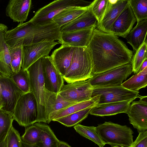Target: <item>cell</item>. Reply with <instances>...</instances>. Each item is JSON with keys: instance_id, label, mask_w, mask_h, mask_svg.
<instances>
[{"instance_id": "obj_1", "label": "cell", "mask_w": 147, "mask_h": 147, "mask_svg": "<svg viewBox=\"0 0 147 147\" xmlns=\"http://www.w3.org/2000/svg\"><path fill=\"white\" fill-rule=\"evenodd\" d=\"M93 75L131 62L132 51L117 36L95 28L87 46Z\"/></svg>"}, {"instance_id": "obj_2", "label": "cell", "mask_w": 147, "mask_h": 147, "mask_svg": "<svg viewBox=\"0 0 147 147\" xmlns=\"http://www.w3.org/2000/svg\"><path fill=\"white\" fill-rule=\"evenodd\" d=\"M18 34L25 46L42 42L59 41L61 33L59 27L53 21L43 25L34 24L29 21L20 24Z\"/></svg>"}, {"instance_id": "obj_3", "label": "cell", "mask_w": 147, "mask_h": 147, "mask_svg": "<svg viewBox=\"0 0 147 147\" xmlns=\"http://www.w3.org/2000/svg\"><path fill=\"white\" fill-rule=\"evenodd\" d=\"M93 67L87 47H75L70 66L63 76L67 83L86 80L92 76Z\"/></svg>"}, {"instance_id": "obj_4", "label": "cell", "mask_w": 147, "mask_h": 147, "mask_svg": "<svg viewBox=\"0 0 147 147\" xmlns=\"http://www.w3.org/2000/svg\"><path fill=\"white\" fill-rule=\"evenodd\" d=\"M96 129L103 143L110 145L111 147H127L131 146L134 142V132L126 125L106 121L98 125Z\"/></svg>"}, {"instance_id": "obj_5", "label": "cell", "mask_w": 147, "mask_h": 147, "mask_svg": "<svg viewBox=\"0 0 147 147\" xmlns=\"http://www.w3.org/2000/svg\"><path fill=\"white\" fill-rule=\"evenodd\" d=\"M43 57L38 59L26 70L29 76L30 92L33 94L37 102V122L47 123L44 115L45 86L42 68Z\"/></svg>"}, {"instance_id": "obj_6", "label": "cell", "mask_w": 147, "mask_h": 147, "mask_svg": "<svg viewBox=\"0 0 147 147\" xmlns=\"http://www.w3.org/2000/svg\"><path fill=\"white\" fill-rule=\"evenodd\" d=\"M12 116L14 120L25 127L37 122L38 109L36 99L31 92L23 94L18 100Z\"/></svg>"}, {"instance_id": "obj_7", "label": "cell", "mask_w": 147, "mask_h": 147, "mask_svg": "<svg viewBox=\"0 0 147 147\" xmlns=\"http://www.w3.org/2000/svg\"><path fill=\"white\" fill-rule=\"evenodd\" d=\"M132 72L131 62L94 75L88 81L93 88L120 86Z\"/></svg>"}, {"instance_id": "obj_8", "label": "cell", "mask_w": 147, "mask_h": 147, "mask_svg": "<svg viewBox=\"0 0 147 147\" xmlns=\"http://www.w3.org/2000/svg\"><path fill=\"white\" fill-rule=\"evenodd\" d=\"M92 2L82 0H55L39 9L29 21L36 24H47L52 21L55 16L65 9L72 6H88Z\"/></svg>"}, {"instance_id": "obj_9", "label": "cell", "mask_w": 147, "mask_h": 147, "mask_svg": "<svg viewBox=\"0 0 147 147\" xmlns=\"http://www.w3.org/2000/svg\"><path fill=\"white\" fill-rule=\"evenodd\" d=\"M139 92L129 90L122 86L93 88L92 98L99 95L97 104L127 100L133 101L139 98Z\"/></svg>"}, {"instance_id": "obj_10", "label": "cell", "mask_w": 147, "mask_h": 147, "mask_svg": "<svg viewBox=\"0 0 147 147\" xmlns=\"http://www.w3.org/2000/svg\"><path fill=\"white\" fill-rule=\"evenodd\" d=\"M93 89L88 80L78 81L64 84L59 94L66 101L77 103L90 99Z\"/></svg>"}, {"instance_id": "obj_11", "label": "cell", "mask_w": 147, "mask_h": 147, "mask_svg": "<svg viewBox=\"0 0 147 147\" xmlns=\"http://www.w3.org/2000/svg\"><path fill=\"white\" fill-rule=\"evenodd\" d=\"M59 43L55 41H44L23 46L21 68L26 70L41 57L48 56L52 49Z\"/></svg>"}, {"instance_id": "obj_12", "label": "cell", "mask_w": 147, "mask_h": 147, "mask_svg": "<svg viewBox=\"0 0 147 147\" xmlns=\"http://www.w3.org/2000/svg\"><path fill=\"white\" fill-rule=\"evenodd\" d=\"M138 101L130 104L126 113L129 120L139 133L147 130V97L140 96Z\"/></svg>"}, {"instance_id": "obj_13", "label": "cell", "mask_w": 147, "mask_h": 147, "mask_svg": "<svg viewBox=\"0 0 147 147\" xmlns=\"http://www.w3.org/2000/svg\"><path fill=\"white\" fill-rule=\"evenodd\" d=\"M42 68L45 88L50 92L58 93L64 84V80L50 56L44 57Z\"/></svg>"}, {"instance_id": "obj_14", "label": "cell", "mask_w": 147, "mask_h": 147, "mask_svg": "<svg viewBox=\"0 0 147 147\" xmlns=\"http://www.w3.org/2000/svg\"><path fill=\"white\" fill-rule=\"evenodd\" d=\"M0 84L4 103L2 109L12 115L17 102L24 93L9 77L0 74Z\"/></svg>"}, {"instance_id": "obj_15", "label": "cell", "mask_w": 147, "mask_h": 147, "mask_svg": "<svg viewBox=\"0 0 147 147\" xmlns=\"http://www.w3.org/2000/svg\"><path fill=\"white\" fill-rule=\"evenodd\" d=\"M137 20L128 3L112 24L109 34L126 38Z\"/></svg>"}, {"instance_id": "obj_16", "label": "cell", "mask_w": 147, "mask_h": 147, "mask_svg": "<svg viewBox=\"0 0 147 147\" xmlns=\"http://www.w3.org/2000/svg\"><path fill=\"white\" fill-rule=\"evenodd\" d=\"M128 3V0H109L107 7L102 19L97 24V29L109 33L112 24Z\"/></svg>"}, {"instance_id": "obj_17", "label": "cell", "mask_w": 147, "mask_h": 147, "mask_svg": "<svg viewBox=\"0 0 147 147\" xmlns=\"http://www.w3.org/2000/svg\"><path fill=\"white\" fill-rule=\"evenodd\" d=\"M93 26L74 32L61 33L59 43L76 47H87L93 32Z\"/></svg>"}, {"instance_id": "obj_18", "label": "cell", "mask_w": 147, "mask_h": 147, "mask_svg": "<svg viewBox=\"0 0 147 147\" xmlns=\"http://www.w3.org/2000/svg\"><path fill=\"white\" fill-rule=\"evenodd\" d=\"M31 5V0H10L6 8V15L14 22L23 23L27 19Z\"/></svg>"}, {"instance_id": "obj_19", "label": "cell", "mask_w": 147, "mask_h": 147, "mask_svg": "<svg viewBox=\"0 0 147 147\" xmlns=\"http://www.w3.org/2000/svg\"><path fill=\"white\" fill-rule=\"evenodd\" d=\"M75 47L61 45L52 53L51 61L61 75H65L71 64Z\"/></svg>"}, {"instance_id": "obj_20", "label": "cell", "mask_w": 147, "mask_h": 147, "mask_svg": "<svg viewBox=\"0 0 147 147\" xmlns=\"http://www.w3.org/2000/svg\"><path fill=\"white\" fill-rule=\"evenodd\" d=\"M8 30L7 25L0 23V74L10 78L14 73L11 64L9 47L5 37Z\"/></svg>"}, {"instance_id": "obj_21", "label": "cell", "mask_w": 147, "mask_h": 147, "mask_svg": "<svg viewBox=\"0 0 147 147\" xmlns=\"http://www.w3.org/2000/svg\"><path fill=\"white\" fill-rule=\"evenodd\" d=\"M44 91V115L46 122L48 117L50 114L76 103L66 101L59 93L50 92L45 88Z\"/></svg>"}, {"instance_id": "obj_22", "label": "cell", "mask_w": 147, "mask_h": 147, "mask_svg": "<svg viewBox=\"0 0 147 147\" xmlns=\"http://www.w3.org/2000/svg\"><path fill=\"white\" fill-rule=\"evenodd\" d=\"M132 101L127 100L97 104L92 108L89 114L102 117L114 115L121 113H126L129 106Z\"/></svg>"}, {"instance_id": "obj_23", "label": "cell", "mask_w": 147, "mask_h": 147, "mask_svg": "<svg viewBox=\"0 0 147 147\" xmlns=\"http://www.w3.org/2000/svg\"><path fill=\"white\" fill-rule=\"evenodd\" d=\"M97 21L90 9L72 21L60 28L61 33L74 32L96 27Z\"/></svg>"}, {"instance_id": "obj_24", "label": "cell", "mask_w": 147, "mask_h": 147, "mask_svg": "<svg viewBox=\"0 0 147 147\" xmlns=\"http://www.w3.org/2000/svg\"><path fill=\"white\" fill-rule=\"evenodd\" d=\"M99 97V95L96 96L89 100L75 104L63 109L51 113L48 117L47 123H49L51 121H55L57 119L87 108L94 107L98 104Z\"/></svg>"}, {"instance_id": "obj_25", "label": "cell", "mask_w": 147, "mask_h": 147, "mask_svg": "<svg viewBox=\"0 0 147 147\" xmlns=\"http://www.w3.org/2000/svg\"><path fill=\"white\" fill-rule=\"evenodd\" d=\"M147 32V20H143L137 23L126 38L136 52L146 40Z\"/></svg>"}, {"instance_id": "obj_26", "label": "cell", "mask_w": 147, "mask_h": 147, "mask_svg": "<svg viewBox=\"0 0 147 147\" xmlns=\"http://www.w3.org/2000/svg\"><path fill=\"white\" fill-rule=\"evenodd\" d=\"M90 7V5L86 7H71L64 9L55 16L52 21L60 28L89 10Z\"/></svg>"}, {"instance_id": "obj_27", "label": "cell", "mask_w": 147, "mask_h": 147, "mask_svg": "<svg viewBox=\"0 0 147 147\" xmlns=\"http://www.w3.org/2000/svg\"><path fill=\"white\" fill-rule=\"evenodd\" d=\"M40 130V140L36 147H57L59 140L49 125L41 123L34 124Z\"/></svg>"}, {"instance_id": "obj_28", "label": "cell", "mask_w": 147, "mask_h": 147, "mask_svg": "<svg viewBox=\"0 0 147 147\" xmlns=\"http://www.w3.org/2000/svg\"><path fill=\"white\" fill-rule=\"evenodd\" d=\"M147 85V67L142 71L131 76L123 83L121 86L130 90L138 92Z\"/></svg>"}, {"instance_id": "obj_29", "label": "cell", "mask_w": 147, "mask_h": 147, "mask_svg": "<svg viewBox=\"0 0 147 147\" xmlns=\"http://www.w3.org/2000/svg\"><path fill=\"white\" fill-rule=\"evenodd\" d=\"M93 107L87 108L57 119L55 121L58 122L67 127L74 126L87 117Z\"/></svg>"}, {"instance_id": "obj_30", "label": "cell", "mask_w": 147, "mask_h": 147, "mask_svg": "<svg viewBox=\"0 0 147 147\" xmlns=\"http://www.w3.org/2000/svg\"><path fill=\"white\" fill-rule=\"evenodd\" d=\"M74 127L76 132L80 135L92 141L99 147H103L105 145L97 132L96 127L87 126L78 124Z\"/></svg>"}, {"instance_id": "obj_31", "label": "cell", "mask_w": 147, "mask_h": 147, "mask_svg": "<svg viewBox=\"0 0 147 147\" xmlns=\"http://www.w3.org/2000/svg\"><path fill=\"white\" fill-rule=\"evenodd\" d=\"M24 93L30 92L29 76L27 70L22 68L18 73H14L10 77Z\"/></svg>"}, {"instance_id": "obj_32", "label": "cell", "mask_w": 147, "mask_h": 147, "mask_svg": "<svg viewBox=\"0 0 147 147\" xmlns=\"http://www.w3.org/2000/svg\"><path fill=\"white\" fill-rule=\"evenodd\" d=\"M40 137V129L34 124L26 127L25 132L21 137L24 142L34 146H36L39 142Z\"/></svg>"}, {"instance_id": "obj_33", "label": "cell", "mask_w": 147, "mask_h": 147, "mask_svg": "<svg viewBox=\"0 0 147 147\" xmlns=\"http://www.w3.org/2000/svg\"><path fill=\"white\" fill-rule=\"evenodd\" d=\"M13 120L11 114L0 109V144L5 140Z\"/></svg>"}, {"instance_id": "obj_34", "label": "cell", "mask_w": 147, "mask_h": 147, "mask_svg": "<svg viewBox=\"0 0 147 147\" xmlns=\"http://www.w3.org/2000/svg\"><path fill=\"white\" fill-rule=\"evenodd\" d=\"M137 21L147 20V0H128Z\"/></svg>"}, {"instance_id": "obj_35", "label": "cell", "mask_w": 147, "mask_h": 147, "mask_svg": "<svg viewBox=\"0 0 147 147\" xmlns=\"http://www.w3.org/2000/svg\"><path fill=\"white\" fill-rule=\"evenodd\" d=\"M147 43L146 40L136 52L131 61L133 72L135 74L139 73L140 68L144 61L147 59Z\"/></svg>"}, {"instance_id": "obj_36", "label": "cell", "mask_w": 147, "mask_h": 147, "mask_svg": "<svg viewBox=\"0 0 147 147\" xmlns=\"http://www.w3.org/2000/svg\"><path fill=\"white\" fill-rule=\"evenodd\" d=\"M23 46L19 45L9 48L11 66L14 73H18L21 68Z\"/></svg>"}, {"instance_id": "obj_37", "label": "cell", "mask_w": 147, "mask_h": 147, "mask_svg": "<svg viewBox=\"0 0 147 147\" xmlns=\"http://www.w3.org/2000/svg\"><path fill=\"white\" fill-rule=\"evenodd\" d=\"M109 0H95L90 5V10L97 21V24L102 19L107 7Z\"/></svg>"}, {"instance_id": "obj_38", "label": "cell", "mask_w": 147, "mask_h": 147, "mask_svg": "<svg viewBox=\"0 0 147 147\" xmlns=\"http://www.w3.org/2000/svg\"><path fill=\"white\" fill-rule=\"evenodd\" d=\"M22 141L19 132L12 126L5 139V147H21Z\"/></svg>"}, {"instance_id": "obj_39", "label": "cell", "mask_w": 147, "mask_h": 147, "mask_svg": "<svg viewBox=\"0 0 147 147\" xmlns=\"http://www.w3.org/2000/svg\"><path fill=\"white\" fill-rule=\"evenodd\" d=\"M131 147H147V130L139 133Z\"/></svg>"}, {"instance_id": "obj_40", "label": "cell", "mask_w": 147, "mask_h": 147, "mask_svg": "<svg viewBox=\"0 0 147 147\" xmlns=\"http://www.w3.org/2000/svg\"><path fill=\"white\" fill-rule=\"evenodd\" d=\"M57 147H71V146L66 142L59 140Z\"/></svg>"}, {"instance_id": "obj_41", "label": "cell", "mask_w": 147, "mask_h": 147, "mask_svg": "<svg viewBox=\"0 0 147 147\" xmlns=\"http://www.w3.org/2000/svg\"><path fill=\"white\" fill-rule=\"evenodd\" d=\"M4 107V103L1 94V85L0 84V109H2Z\"/></svg>"}, {"instance_id": "obj_42", "label": "cell", "mask_w": 147, "mask_h": 147, "mask_svg": "<svg viewBox=\"0 0 147 147\" xmlns=\"http://www.w3.org/2000/svg\"><path fill=\"white\" fill-rule=\"evenodd\" d=\"M147 66V59H146L143 62L141 67L139 71V72L142 71L144 69H145Z\"/></svg>"}, {"instance_id": "obj_43", "label": "cell", "mask_w": 147, "mask_h": 147, "mask_svg": "<svg viewBox=\"0 0 147 147\" xmlns=\"http://www.w3.org/2000/svg\"><path fill=\"white\" fill-rule=\"evenodd\" d=\"M21 147H36L35 146L27 144L22 141Z\"/></svg>"}, {"instance_id": "obj_44", "label": "cell", "mask_w": 147, "mask_h": 147, "mask_svg": "<svg viewBox=\"0 0 147 147\" xmlns=\"http://www.w3.org/2000/svg\"><path fill=\"white\" fill-rule=\"evenodd\" d=\"M0 147H5V140L0 144Z\"/></svg>"}, {"instance_id": "obj_45", "label": "cell", "mask_w": 147, "mask_h": 147, "mask_svg": "<svg viewBox=\"0 0 147 147\" xmlns=\"http://www.w3.org/2000/svg\"><path fill=\"white\" fill-rule=\"evenodd\" d=\"M119 147H121V146H119ZM131 147V146H128V147Z\"/></svg>"}, {"instance_id": "obj_46", "label": "cell", "mask_w": 147, "mask_h": 147, "mask_svg": "<svg viewBox=\"0 0 147 147\" xmlns=\"http://www.w3.org/2000/svg\"><path fill=\"white\" fill-rule=\"evenodd\" d=\"M113 147H119V146H115Z\"/></svg>"}]
</instances>
